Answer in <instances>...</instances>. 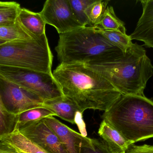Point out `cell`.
Returning <instances> with one entry per match:
<instances>
[{"label":"cell","instance_id":"44dd1931","mask_svg":"<svg viewBox=\"0 0 153 153\" xmlns=\"http://www.w3.org/2000/svg\"><path fill=\"white\" fill-rule=\"evenodd\" d=\"M98 26L107 30L117 31L126 34L125 23L117 17L114 9L111 6L107 7Z\"/></svg>","mask_w":153,"mask_h":153},{"label":"cell","instance_id":"d6986e66","mask_svg":"<svg viewBox=\"0 0 153 153\" xmlns=\"http://www.w3.org/2000/svg\"><path fill=\"white\" fill-rule=\"evenodd\" d=\"M94 27L98 32L123 52H126L133 43L129 36L126 34L117 31L103 29L100 26Z\"/></svg>","mask_w":153,"mask_h":153},{"label":"cell","instance_id":"83f0119b","mask_svg":"<svg viewBox=\"0 0 153 153\" xmlns=\"http://www.w3.org/2000/svg\"></svg>","mask_w":153,"mask_h":153},{"label":"cell","instance_id":"2e32d148","mask_svg":"<svg viewBox=\"0 0 153 153\" xmlns=\"http://www.w3.org/2000/svg\"><path fill=\"white\" fill-rule=\"evenodd\" d=\"M37 38L25 29L17 20L16 24L12 26H0V40L4 41H13L18 40Z\"/></svg>","mask_w":153,"mask_h":153},{"label":"cell","instance_id":"7c38bea8","mask_svg":"<svg viewBox=\"0 0 153 153\" xmlns=\"http://www.w3.org/2000/svg\"><path fill=\"white\" fill-rule=\"evenodd\" d=\"M43 107L53 112L56 116L73 125L76 124V116L80 112L76 104L65 96L46 101Z\"/></svg>","mask_w":153,"mask_h":153},{"label":"cell","instance_id":"30bf717a","mask_svg":"<svg viewBox=\"0 0 153 153\" xmlns=\"http://www.w3.org/2000/svg\"><path fill=\"white\" fill-rule=\"evenodd\" d=\"M44 119L56 134L67 153H80L82 144L86 137L73 130L53 116Z\"/></svg>","mask_w":153,"mask_h":153},{"label":"cell","instance_id":"3957f363","mask_svg":"<svg viewBox=\"0 0 153 153\" xmlns=\"http://www.w3.org/2000/svg\"><path fill=\"white\" fill-rule=\"evenodd\" d=\"M55 49L60 63L64 64L106 63L124 53L98 32L95 27L89 26L59 34Z\"/></svg>","mask_w":153,"mask_h":153},{"label":"cell","instance_id":"9a60e30c","mask_svg":"<svg viewBox=\"0 0 153 153\" xmlns=\"http://www.w3.org/2000/svg\"><path fill=\"white\" fill-rule=\"evenodd\" d=\"M0 141L14 149L18 153H48L19 131L18 128Z\"/></svg>","mask_w":153,"mask_h":153},{"label":"cell","instance_id":"9c48e42d","mask_svg":"<svg viewBox=\"0 0 153 153\" xmlns=\"http://www.w3.org/2000/svg\"><path fill=\"white\" fill-rule=\"evenodd\" d=\"M22 135L48 153H67L54 131L44 119L18 126Z\"/></svg>","mask_w":153,"mask_h":153},{"label":"cell","instance_id":"52a82bcc","mask_svg":"<svg viewBox=\"0 0 153 153\" xmlns=\"http://www.w3.org/2000/svg\"><path fill=\"white\" fill-rule=\"evenodd\" d=\"M0 95L8 111L15 116L32 109L42 107L45 102L35 93L1 75Z\"/></svg>","mask_w":153,"mask_h":153},{"label":"cell","instance_id":"6da1fadb","mask_svg":"<svg viewBox=\"0 0 153 153\" xmlns=\"http://www.w3.org/2000/svg\"><path fill=\"white\" fill-rule=\"evenodd\" d=\"M64 96L82 114L87 109L108 110L122 95L100 74L82 64L60 63L53 72Z\"/></svg>","mask_w":153,"mask_h":153},{"label":"cell","instance_id":"7a4b0ae2","mask_svg":"<svg viewBox=\"0 0 153 153\" xmlns=\"http://www.w3.org/2000/svg\"><path fill=\"white\" fill-rule=\"evenodd\" d=\"M86 65L105 77L122 95H144L147 82L153 75L146 50L137 43L114 60Z\"/></svg>","mask_w":153,"mask_h":153},{"label":"cell","instance_id":"7402d4cb","mask_svg":"<svg viewBox=\"0 0 153 153\" xmlns=\"http://www.w3.org/2000/svg\"><path fill=\"white\" fill-rule=\"evenodd\" d=\"M56 116L55 114L45 108L38 107L22 112L18 116V126L29 122L37 121L50 116Z\"/></svg>","mask_w":153,"mask_h":153},{"label":"cell","instance_id":"8992f818","mask_svg":"<svg viewBox=\"0 0 153 153\" xmlns=\"http://www.w3.org/2000/svg\"><path fill=\"white\" fill-rule=\"evenodd\" d=\"M0 75L31 92L45 101L64 96L53 74L29 69L0 66Z\"/></svg>","mask_w":153,"mask_h":153},{"label":"cell","instance_id":"5bb4252c","mask_svg":"<svg viewBox=\"0 0 153 153\" xmlns=\"http://www.w3.org/2000/svg\"><path fill=\"white\" fill-rule=\"evenodd\" d=\"M18 21L26 30L36 38L45 34L46 22L39 13H35L24 8H21Z\"/></svg>","mask_w":153,"mask_h":153},{"label":"cell","instance_id":"8fae6325","mask_svg":"<svg viewBox=\"0 0 153 153\" xmlns=\"http://www.w3.org/2000/svg\"><path fill=\"white\" fill-rule=\"evenodd\" d=\"M143 13L133 33L129 35L131 40L143 41L144 46L153 48V1H140Z\"/></svg>","mask_w":153,"mask_h":153},{"label":"cell","instance_id":"277c9868","mask_svg":"<svg viewBox=\"0 0 153 153\" xmlns=\"http://www.w3.org/2000/svg\"><path fill=\"white\" fill-rule=\"evenodd\" d=\"M102 118L132 144L153 138V101L144 95H121Z\"/></svg>","mask_w":153,"mask_h":153},{"label":"cell","instance_id":"4fadbf2b","mask_svg":"<svg viewBox=\"0 0 153 153\" xmlns=\"http://www.w3.org/2000/svg\"><path fill=\"white\" fill-rule=\"evenodd\" d=\"M98 134L112 153H125L128 146L132 144L104 120L100 125Z\"/></svg>","mask_w":153,"mask_h":153},{"label":"cell","instance_id":"cb8c5ba5","mask_svg":"<svg viewBox=\"0 0 153 153\" xmlns=\"http://www.w3.org/2000/svg\"><path fill=\"white\" fill-rule=\"evenodd\" d=\"M94 0H69L72 10L77 20L84 27L88 25V21L85 12L87 7Z\"/></svg>","mask_w":153,"mask_h":153},{"label":"cell","instance_id":"484cf974","mask_svg":"<svg viewBox=\"0 0 153 153\" xmlns=\"http://www.w3.org/2000/svg\"><path fill=\"white\" fill-rule=\"evenodd\" d=\"M0 153H18V152L6 144L0 141Z\"/></svg>","mask_w":153,"mask_h":153},{"label":"cell","instance_id":"5b68a950","mask_svg":"<svg viewBox=\"0 0 153 153\" xmlns=\"http://www.w3.org/2000/svg\"><path fill=\"white\" fill-rule=\"evenodd\" d=\"M53 57L46 34L37 38L18 40L0 45V66L53 74Z\"/></svg>","mask_w":153,"mask_h":153},{"label":"cell","instance_id":"603a6c76","mask_svg":"<svg viewBox=\"0 0 153 153\" xmlns=\"http://www.w3.org/2000/svg\"><path fill=\"white\" fill-rule=\"evenodd\" d=\"M80 153H112L102 140L85 137L81 147Z\"/></svg>","mask_w":153,"mask_h":153},{"label":"cell","instance_id":"ffe728a7","mask_svg":"<svg viewBox=\"0 0 153 153\" xmlns=\"http://www.w3.org/2000/svg\"><path fill=\"white\" fill-rule=\"evenodd\" d=\"M109 2L108 0H94L87 7L85 13L88 19L89 27L99 26Z\"/></svg>","mask_w":153,"mask_h":153},{"label":"cell","instance_id":"4316f807","mask_svg":"<svg viewBox=\"0 0 153 153\" xmlns=\"http://www.w3.org/2000/svg\"><path fill=\"white\" fill-rule=\"evenodd\" d=\"M5 42H6V41H4V40H0V45H1V44H3V43H5Z\"/></svg>","mask_w":153,"mask_h":153},{"label":"cell","instance_id":"d4e9b609","mask_svg":"<svg viewBox=\"0 0 153 153\" xmlns=\"http://www.w3.org/2000/svg\"><path fill=\"white\" fill-rule=\"evenodd\" d=\"M125 153H153V146L144 144L142 146L131 145Z\"/></svg>","mask_w":153,"mask_h":153},{"label":"cell","instance_id":"e0dca14e","mask_svg":"<svg viewBox=\"0 0 153 153\" xmlns=\"http://www.w3.org/2000/svg\"><path fill=\"white\" fill-rule=\"evenodd\" d=\"M21 7L15 1H0V26L16 24Z\"/></svg>","mask_w":153,"mask_h":153},{"label":"cell","instance_id":"ba28073f","mask_svg":"<svg viewBox=\"0 0 153 153\" xmlns=\"http://www.w3.org/2000/svg\"><path fill=\"white\" fill-rule=\"evenodd\" d=\"M39 13L46 23L54 27L59 34L84 27L75 18L69 0H47Z\"/></svg>","mask_w":153,"mask_h":153},{"label":"cell","instance_id":"ac0fdd59","mask_svg":"<svg viewBox=\"0 0 153 153\" xmlns=\"http://www.w3.org/2000/svg\"><path fill=\"white\" fill-rule=\"evenodd\" d=\"M18 116L5 108L0 95V139L12 133L18 127Z\"/></svg>","mask_w":153,"mask_h":153}]
</instances>
